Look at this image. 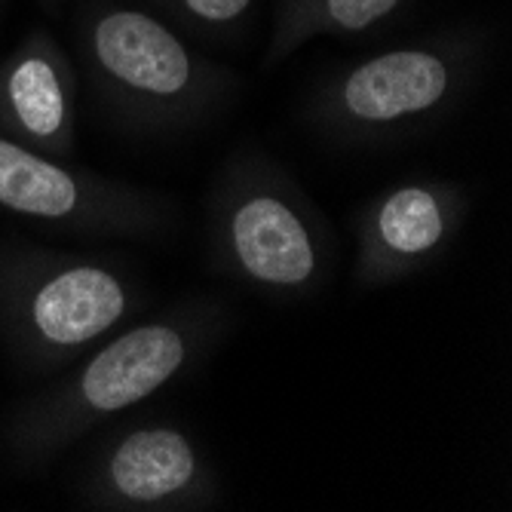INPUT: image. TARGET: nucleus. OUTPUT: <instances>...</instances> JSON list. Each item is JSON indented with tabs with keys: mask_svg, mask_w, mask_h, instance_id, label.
Listing matches in <instances>:
<instances>
[{
	"mask_svg": "<svg viewBox=\"0 0 512 512\" xmlns=\"http://www.w3.org/2000/svg\"><path fill=\"white\" fill-rule=\"evenodd\" d=\"M157 4L194 31H227L246 19L255 0H157Z\"/></svg>",
	"mask_w": 512,
	"mask_h": 512,
	"instance_id": "11",
	"label": "nucleus"
},
{
	"mask_svg": "<svg viewBox=\"0 0 512 512\" xmlns=\"http://www.w3.org/2000/svg\"><path fill=\"white\" fill-rule=\"evenodd\" d=\"M0 209L86 237L126 240H151L175 221V206L166 197L40 154L4 132Z\"/></svg>",
	"mask_w": 512,
	"mask_h": 512,
	"instance_id": "6",
	"label": "nucleus"
},
{
	"mask_svg": "<svg viewBox=\"0 0 512 512\" xmlns=\"http://www.w3.org/2000/svg\"><path fill=\"white\" fill-rule=\"evenodd\" d=\"M138 292L102 258L19 249L0 258V335L10 353L53 371L135 313Z\"/></svg>",
	"mask_w": 512,
	"mask_h": 512,
	"instance_id": "3",
	"label": "nucleus"
},
{
	"mask_svg": "<svg viewBox=\"0 0 512 512\" xmlns=\"http://www.w3.org/2000/svg\"><path fill=\"white\" fill-rule=\"evenodd\" d=\"M0 132L59 160L74 154L77 80L50 31H28L0 59Z\"/></svg>",
	"mask_w": 512,
	"mask_h": 512,
	"instance_id": "9",
	"label": "nucleus"
},
{
	"mask_svg": "<svg viewBox=\"0 0 512 512\" xmlns=\"http://www.w3.org/2000/svg\"><path fill=\"white\" fill-rule=\"evenodd\" d=\"M402 4L405 0H283L264 65L289 59L313 37H347L371 31L396 16Z\"/></svg>",
	"mask_w": 512,
	"mask_h": 512,
	"instance_id": "10",
	"label": "nucleus"
},
{
	"mask_svg": "<svg viewBox=\"0 0 512 512\" xmlns=\"http://www.w3.org/2000/svg\"><path fill=\"white\" fill-rule=\"evenodd\" d=\"M470 50L439 40L371 56L319 89L313 123L338 142L371 145L445 111L470 77Z\"/></svg>",
	"mask_w": 512,
	"mask_h": 512,
	"instance_id": "5",
	"label": "nucleus"
},
{
	"mask_svg": "<svg viewBox=\"0 0 512 512\" xmlns=\"http://www.w3.org/2000/svg\"><path fill=\"white\" fill-rule=\"evenodd\" d=\"M218 500L197 442L178 427H135L117 436L89 467L83 503L92 509L178 512Z\"/></svg>",
	"mask_w": 512,
	"mask_h": 512,
	"instance_id": "7",
	"label": "nucleus"
},
{
	"mask_svg": "<svg viewBox=\"0 0 512 512\" xmlns=\"http://www.w3.org/2000/svg\"><path fill=\"white\" fill-rule=\"evenodd\" d=\"M46 4H50V0H46Z\"/></svg>",
	"mask_w": 512,
	"mask_h": 512,
	"instance_id": "12",
	"label": "nucleus"
},
{
	"mask_svg": "<svg viewBox=\"0 0 512 512\" xmlns=\"http://www.w3.org/2000/svg\"><path fill=\"white\" fill-rule=\"evenodd\" d=\"M83 59L102 105L132 129L194 126L237 89L234 74L191 50L160 16L132 7L89 13Z\"/></svg>",
	"mask_w": 512,
	"mask_h": 512,
	"instance_id": "2",
	"label": "nucleus"
},
{
	"mask_svg": "<svg viewBox=\"0 0 512 512\" xmlns=\"http://www.w3.org/2000/svg\"><path fill=\"white\" fill-rule=\"evenodd\" d=\"M467 194L448 181H408L371 200L356 218L353 279L381 289L439 258L467 218Z\"/></svg>",
	"mask_w": 512,
	"mask_h": 512,
	"instance_id": "8",
	"label": "nucleus"
},
{
	"mask_svg": "<svg viewBox=\"0 0 512 512\" xmlns=\"http://www.w3.org/2000/svg\"><path fill=\"white\" fill-rule=\"evenodd\" d=\"M212 258L246 286L304 295L329 264V237L298 184L270 160L246 154L215 181Z\"/></svg>",
	"mask_w": 512,
	"mask_h": 512,
	"instance_id": "4",
	"label": "nucleus"
},
{
	"mask_svg": "<svg viewBox=\"0 0 512 512\" xmlns=\"http://www.w3.org/2000/svg\"><path fill=\"white\" fill-rule=\"evenodd\" d=\"M224 332L215 301H191L105 341L53 390L16 411L7 427L10 451L37 467L86 436L105 417L151 399L197 365Z\"/></svg>",
	"mask_w": 512,
	"mask_h": 512,
	"instance_id": "1",
	"label": "nucleus"
}]
</instances>
